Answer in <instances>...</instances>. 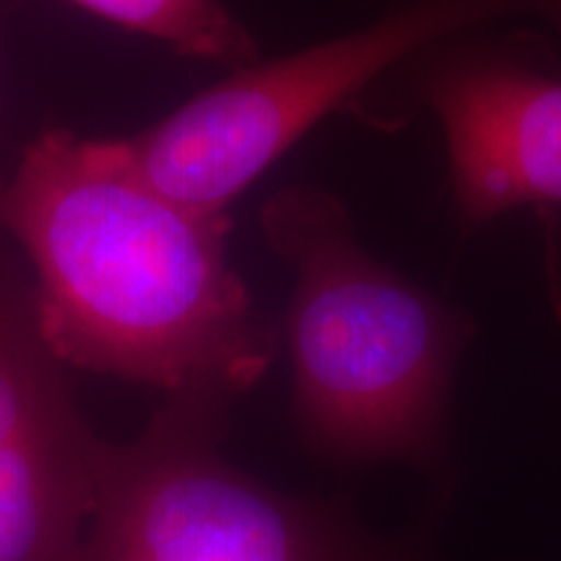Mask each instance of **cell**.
<instances>
[{
  "mask_svg": "<svg viewBox=\"0 0 561 561\" xmlns=\"http://www.w3.org/2000/svg\"><path fill=\"white\" fill-rule=\"evenodd\" d=\"M450 149L455 206L481 227L517 206H561V81L510 58L462 60L426 87Z\"/></svg>",
  "mask_w": 561,
  "mask_h": 561,
  "instance_id": "8992f818",
  "label": "cell"
},
{
  "mask_svg": "<svg viewBox=\"0 0 561 561\" xmlns=\"http://www.w3.org/2000/svg\"><path fill=\"white\" fill-rule=\"evenodd\" d=\"M263 231L297 271L286 339L307 445L341 462L432 458L471 325L369 257L320 187L273 195Z\"/></svg>",
  "mask_w": 561,
  "mask_h": 561,
  "instance_id": "7a4b0ae2",
  "label": "cell"
},
{
  "mask_svg": "<svg viewBox=\"0 0 561 561\" xmlns=\"http://www.w3.org/2000/svg\"><path fill=\"white\" fill-rule=\"evenodd\" d=\"M229 409L172 396L128 445L107 442L89 561H413L229 462Z\"/></svg>",
  "mask_w": 561,
  "mask_h": 561,
  "instance_id": "277c9868",
  "label": "cell"
},
{
  "mask_svg": "<svg viewBox=\"0 0 561 561\" xmlns=\"http://www.w3.org/2000/svg\"><path fill=\"white\" fill-rule=\"evenodd\" d=\"M507 21L561 34V0H401L359 32L237 68L115 144L133 170L172 201L227 214L244 187L375 76L439 42Z\"/></svg>",
  "mask_w": 561,
  "mask_h": 561,
  "instance_id": "3957f363",
  "label": "cell"
},
{
  "mask_svg": "<svg viewBox=\"0 0 561 561\" xmlns=\"http://www.w3.org/2000/svg\"><path fill=\"white\" fill-rule=\"evenodd\" d=\"M110 24L159 39L182 55L242 68L255 60L252 34L219 0H70Z\"/></svg>",
  "mask_w": 561,
  "mask_h": 561,
  "instance_id": "52a82bcc",
  "label": "cell"
},
{
  "mask_svg": "<svg viewBox=\"0 0 561 561\" xmlns=\"http://www.w3.org/2000/svg\"><path fill=\"white\" fill-rule=\"evenodd\" d=\"M104 450L42 339L32 286L0 273V561H89Z\"/></svg>",
  "mask_w": 561,
  "mask_h": 561,
  "instance_id": "5b68a950",
  "label": "cell"
},
{
  "mask_svg": "<svg viewBox=\"0 0 561 561\" xmlns=\"http://www.w3.org/2000/svg\"><path fill=\"white\" fill-rule=\"evenodd\" d=\"M0 234L34 271L42 339L62 367L234 401L278 335L227 255L229 216L172 201L115 138L45 130L0 180Z\"/></svg>",
  "mask_w": 561,
  "mask_h": 561,
  "instance_id": "6da1fadb",
  "label": "cell"
}]
</instances>
